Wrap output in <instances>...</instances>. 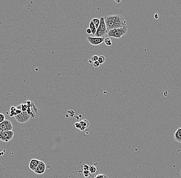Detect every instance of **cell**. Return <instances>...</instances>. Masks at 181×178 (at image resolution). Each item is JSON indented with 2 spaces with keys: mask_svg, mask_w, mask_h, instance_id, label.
<instances>
[{
  "mask_svg": "<svg viewBox=\"0 0 181 178\" xmlns=\"http://www.w3.org/2000/svg\"><path fill=\"white\" fill-rule=\"evenodd\" d=\"M90 173H91L89 171V170H84L83 171V175L86 178L88 177L90 175Z\"/></svg>",
  "mask_w": 181,
  "mask_h": 178,
  "instance_id": "21",
  "label": "cell"
},
{
  "mask_svg": "<svg viewBox=\"0 0 181 178\" xmlns=\"http://www.w3.org/2000/svg\"><path fill=\"white\" fill-rule=\"evenodd\" d=\"M26 104L28 105V109L27 110V112L28 115L31 116V118H35L37 113H38V110L36 108L35 104L33 102L30 101H27L25 102Z\"/></svg>",
  "mask_w": 181,
  "mask_h": 178,
  "instance_id": "3",
  "label": "cell"
},
{
  "mask_svg": "<svg viewBox=\"0 0 181 178\" xmlns=\"http://www.w3.org/2000/svg\"><path fill=\"white\" fill-rule=\"evenodd\" d=\"M158 17H159V15L157 13H156V15H154V18H156V19H158Z\"/></svg>",
  "mask_w": 181,
  "mask_h": 178,
  "instance_id": "28",
  "label": "cell"
},
{
  "mask_svg": "<svg viewBox=\"0 0 181 178\" xmlns=\"http://www.w3.org/2000/svg\"><path fill=\"white\" fill-rule=\"evenodd\" d=\"M105 39L101 38H97V37H92L90 36L87 37V42L90 44L94 46H97L100 45L104 42Z\"/></svg>",
  "mask_w": 181,
  "mask_h": 178,
  "instance_id": "7",
  "label": "cell"
},
{
  "mask_svg": "<svg viewBox=\"0 0 181 178\" xmlns=\"http://www.w3.org/2000/svg\"><path fill=\"white\" fill-rule=\"evenodd\" d=\"M89 28L91 29V31H92V34L93 35H95V34L96 33L97 31V29L95 27V26L94 23L93 22L92 20L90 21V23L89 24Z\"/></svg>",
  "mask_w": 181,
  "mask_h": 178,
  "instance_id": "14",
  "label": "cell"
},
{
  "mask_svg": "<svg viewBox=\"0 0 181 178\" xmlns=\"http://www.w3.org/2000/svg\"><path fill=\"white\" fill-rule=\"evenodd\" d=\"M106 61V58L104 56H98V62L100 63V64H104Z\"/></svg>",
  "mask_w": 181,
  "mask_h": 178,
  "instance_id": "18",
  "label": "cell"
},
{
  "mask_svg": "<svg viewBox=\"0 0 181 178\" xmlns=\"http://www.w3.org/2000/svg\"><path fill=\"white\" fill-rule=\"evenodd\" d=\"M5 120V115L0 113V124Z\"/></svg>",
  "mask_w": 181,
  "mask_h": 178,
  "instance_id": "22",
  "label": "cell"
},
{
  "mask_svg": "<svg viewBox=\"0 0 181 178\" xmlns=\"http://www.w3.org/2000/svg\"><path fill=\"white\" fill-rule=\"evenodd\" d=\"M79 122H80L81 126V129L80 130L81 131H83V130H84L85 129H87V128H88L89 126V122L87 120H81Z\"/></svg>",
  "mask_w": 181,
  "mask_h": 178,
  "instance_id": "12",
  "label": "cell"
},
{
  "mask_svg": "<svg viewBox=\"0 0 181 178\" xmlns=\"http://www.w3.org/2000/svg\"><path fill=\"white\" fill-rule=\"evenodd\" d=\"M86 31H87V33H88V34H91L92 33V31H91V29L89 28H87Z\"/></svg>",
  "mask_w": 181,
  "mask_h": 178,
  "instance_id": "26",
  "label": "cell"
},
{
  "mask_svg": "<svg viewBox=\"0 0 181 178\" xmlns=\"http://www.w3.org/2000/svg\"><path fill=\"white\" fill-rule=\"evenodd\" d=\"M88 63L89 64H92L93 63V62H92V60H89V61H88Z\"/></svg>",
  "mask_w": 181,
  "mask_h": 178,
  "instance_id": "29",
  "label": "cell"
},
{
  "mask_svg": "<svg viewBox=\"0 0 181 178\" xmlns=\"http://www.w3.org/2000/svg\"><path fill=\"white\" fill-rule=\"evenodd\" d=\"M39 161L40 160L35 159H33L31 160L29 164V167L31 171H34L36 169L37 166L38 165Z\"/></svg>",
  "mask_w": 181,
  "mask_h": 178,
  "instance_id": "9",
  "label": "cell"
},
{
  "mask_svg": "<svg viewBox=\"0 0 181 178\" xmlns=\"http://www.w3.org/2000/svg\"><path fill=\"white\" fill-rule=\"evenodd\" d=\"M98 28H100L102 31L108 32L106 25V23H105V20H104V17H102L100 19V24Z\"/></svg>",
  "mask_w": 181,
  "mask_h": 178,
  "instance_id": "13",
  "label": "cell"
},
{
  "mask_svg": "<svg viewBox=\"0 0 181 178\" xmlns=\"http://www.w3.org/2000/svg\"><path fill=\"white\" fill-rule=\"evenodd\" d=\"M94 178H109L107 175L105 174H98L95 176Z\"/></svg>",
  "mask_w": 181,
  "mask_h": 178,
  "instance_id": "20",
  "label": "cell"
},
{
  "mask_svg": "<svg viewBox=\"0 0 181 178\" xmlns=\"http://www.w3.org/2000/svg\"><path fill=\"white\" fill-rule=\"evenodd\" d=\"M107 31H105L101 30L100 28H98L97 29V31L95 34L94 36H95V37H97V38H104V37L107 34Z\"/></svg>",
  "mask_w": 181,
  "mask_h": 178,
  "instance_id": "11",
  "label": "cell"
},
{
  "mask_svg": "<svg viewBox=\"0 0 181 178\" xmlns=\"http://www.w3.org/2000/svg\"><path fill=\"white\" fill-rule=\"evenodd\" d=\"M75 126L77 129L78 130H81V126L80 123V122H76V123H75Z\"/></svg>",
  "mask_w": 181,
  "mask_h": 178,
  "instance_id": "23",
  "label": "cell"
},
{
  "mask_svg": "<svg viewBox=\"0 0 181 178\" xmlns=\"http://www.w3.org/2000/svg\"><path fill=\"white\" fill-rule=\"evenodd\" d=\"M97 168L94 166L91 165L89 167V171L90 173H94L96 172Z\"/></svg>",
  "mask_w": 181,
  "mask_h": 178,
  "instance_id": "19",
  "label": "cell"
},
{
  "mask_svg": "<svg viewBox=\"0 0 181 178\" xmlns=\"http://www.w3.org/2000/svg\"><path fill=\"white\" fill-rule=\"evenodd\" d=\"M174 139L177 142L181 143V127H179L174 132Z\"/></svg>",
  "mask_w": 181,
  "mask_h": 178,
  "instance_id": "10",
  "label": "cell"
},
{
  "mask_svg": "<svg viewBox=\"0 0 181 178\" xmlns=\"http://www.w3.org/2000/svg\"><path fill=\"white\" fill-rule=\"evenodd\" d=\"M84 170H89V167L87 165H85L84 166Z\"/></svg>",
  "mask_w": 181,
  "mask_h": 178,
  "instance_id": "27",
  "label": "cell"
},
{
  "mask_svg": "<svg viewBox=\"0 0 181 178\" xmlns=\"http://www.w3.org/2000/svg\"><path fill=\"white\" fill-rule=\"evenodd\" d=\"M45 170H46L45 164L43 161H40L38 165L37 166V168L33 172L37 175H41L45 172Z\"/></svg>",
  "mask_w": 181,
  "mask_h": 178,
  "instance_id": "8",
  "label": "cell"
},
{
  "mask_svg": "<svg viewBox=\"0 0 181 178\" xmlns=\"http://www.w3.org/2000/svg\"><path fill=\"white\" fill-rule=\"evenodd\" d=\"M112 20L114 26V28H122L127 26L126 21L125 18L120 15H111Z\"/></svg>",
  "mask_w": 181,
  "mask_h": 178,
  "instance_id": "2",
  "label": "cell"
},
{
  "mask_svg": "<svg viewBox=\"0 0 181 178\" xmlns=\"http://www.w3.org/2000/svg\"><path fill=\"white\" fill-rule=\"evenodd\" d=\"M15 119L18 122L20 123H25L28 122L31 118V116L28 115L27 112H22L19 115L15 116Z\"/></svg>",
  "mask_w": 181,
  "mask_h": 178,
  "instance_id": "5",
  "label": "cell"
},
{
  "mask_svg": "<svg viewBox=\"0 0 181 178\" xmlns=\"http://www.w3.org/2000/svg\"><path fill=\"white\" fill-rule=\"evenodd\" d=\"M128 26L120 28L114 29L108 31V36L114 38L120 39L122 36H125L127 33Z\"/></svg>",
  "mask_w": 181,
  "mask_h": 178,
  "instance_id": "1",
  "label": "cell"
},
{
  "mask_svg": "<svg viewBox=\"0 0 181 178\" xmlns=\"http://www.w3.org/2000/svg\"><path fill=\"white\" fill-rule=\"evenodd\" d=\"M91 60H92V62H96V61H98V56H96V55L94 56H92Z\"/></svg>",
  "mask_w": 181,
  "mask_h": 178,
  "instance_id": "24",
  "label": "cell"
},
{
  "mask_svg": "<svg viewBox=\"0 0 181 178\" xmlns=\"http://www.w3.org/2000/svg\"><path fill=\"white\" fill-rule=\"evenodd\" d=\"M104 42V43H105L106 45H107V46H111L112 44V41H111V39H110V38H105Z\"/></svg>",
  "mask_w": 181,
  "mask_h": 178,
  "instance_id": "17",
  "label": "cell"
},
{
  "mask_svg": "<svg viewBox=\"0 0 181 178\" xmlns=\"http://www.w3.org/2000/svg\"><path fill=\"white\" fill-rule=\"evenodd\" d=\"M13 136L14 132H13V130L4 132L0 134V141L5 142H8L13 139Z\"/></svg>",
  "mask_w": 181,
  "mask_h": 178,
  "instance_id": "4",
  "label": "cell"
},
{
  "mask_svg": "<svg viewBox=\"0 0 181 178\" xmlns=\"http://www.w3.org/2000/svg\"><path fill=\"white\" fill-rule=\"evenodd\" d=\"M13 129V124L9 120H5L0 124V134L4 132L11 131Z\"/></svg>",
  "mask_w": 181,
  "mask_h": 178,
  "instance_id": "6",
  "label": "cell"
},
{
  "mask_svg": "<svg viewBox=\"0 0 181 178\" xmlns=\"http://www.w3.org/2000/svg\"><path fill=\"white\" fill-rule=\"evenodd\" d=\"M92 20L95 26V27L97 29L99 27V26H100V19H98L97 18H94V19H92Z\"/></svg>",
  "mask_w": 181,
  "mask_h": 178,
  "instance_id": "15",
  "label": "cell"
},
{
  "mask_svg": "<svg viewBox=\"0 0 181 178\" xmlns=\"http://www.w3.org/2000/svg\"><path fill=\"white\" fill-rule=\"evenodd\" d=\"M100 66V64L98 61H96L93 63V66L95 68H97Z\"/></svg>",
  "mask_w": 181,
  "mask_h": 178,
  "instance_id": "25",
  "label": "cell"
},
{
  "mask_svg": "<svg viewBox=\"0 0 181 178\" xmlns=\"http://www.w3.org/2000/svg\"><path fill=\"white\" fill-rule=\"evenodd\" d=\"M16 110L17 108L15 106H12L10 108V117L13 116H16Z\"/></svg>",
  "mask_w": 181,
  "mask_h": 178,
  "instance_id": "16",
  "label": "cell"
}]
</instances>
